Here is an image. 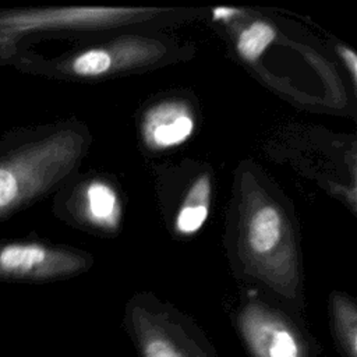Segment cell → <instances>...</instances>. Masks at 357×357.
Segmentation results:
<instances>
[{
  "instance_id": "6da1fadb",
  "label": "cell",
  "mask_w": 357,
  "mask_h": 357,
  "mask_svg": "<svg viewBox=\"0 0 357 357\" xmlns=\"http://www.w3.org/2000/svg\"><path fill=\"white\" fill-rule=\"evenodd\" d=\"M81 142L67 126L6 131L0 137V223L56 190L73 170Z\"/></svg>"
},
{
  "instance_id": "7a4b0ae2",
  "label": "cell",
  "mask_w": 357,
  "mask_h": 357,
  "mask_svg": "<svg viewBox=\"0 0 357 357\" xmlns=\"http://www.w3.org/2000/svg\"><path fill=\"white\" fill-rule=\"evenodd\" d=\"M126 325L138 357H216L202 331L153 300H134Z\"/></svg>"
},
{
  "instance_id": "3957f363",
  "label": "cell",
  "mask_w": 357,
  "mask_h": 357,
  "mask_svg": "<svg viewBox=\"0 0 357 357\" xmlns=\"http://www.w3.org/2000/svg\"><path fill=\"white\" fill-rule=\"evenodd\" d=\"M152 10L120 7H49L0 10V33L18 42L29 33L126 24Z\"/></svg>"
},
{
  "instance_id": "277c9868",
  "label": "cell",
  "mask_w": 357,
  "mask_h": 357,
  "mask_svg": "<svg viewBox=\"0 0 357 357\" xmlns=\"http://www.w3.org/2000/svg\"><path fill=\"white\" fill-rule=\"evenodd\" d=\"M82 257L68 248L31 237L0 240V282L42 283L81 271Z\"/></svg>"
},
{
  "instance_id": "5b68a950",
  "label": "cell",
  "mask_w": 357,
  "mask_h": 357,
  "mask_svg": "<svg viewBox=\"0 0 357 357\" xmlns=\"http://www.w3.org/2000/svg\"><path fill=\"white\" fill-rule=\"evenodd\" d=\"M236 324L251 357H315L301 329L282 311L261 301L244 304Z\"/></svg>"
},
{
  "instance_id": "8992f818",
  "label": "cell",
  "mask_w": 357,
  "mask_h": 357,
  "mask_svg": "<svg viewBox=\"0 0 357 357\" xmlns=\"http://www.w3.org/2000/svg\"><path fill=\"white\" fill-rule=\"evenodd\" d=\"M194 130L190 109L181 102H163L148 110L142 132L152 148L163 149L183 144Z\"/></svg>"
},
{
  "instance_id": "52a82bcc",
  "label": "cell",
  "mask_w": 357,
  "mask_h": 357,
  "mask_svg": "<svg viewBox=\"0 0 357 357\" xmlns=\"http://www.w3.org/2000/svg\"><path fill=\"white\" fill-rule=\"evenodd\" d=\"M67 213L82 215L91 223L112 226L119 218V199L112 187L103 181H91L84 190L73 192L63 199Z\"/></svg>"
},
{
  "instance_id": "ba28073f",
  "label": "cell",
  "mask_w": 357,
  "mask_h": 357,
  "mask_svg": "<svg viewBox=\"0 0 357 357\" xmlns=\"http://www.w3.org/2000/svg\"><path fill=\"white\" fill-rule=\"evenodd\" d=\"M284 233V222L280 211L269 204L255 208L245 223V243L252 255L265 257L275 250Z\"/></svg>"
},
{
  "instance_id": "9c48e42d",
  "label": "cell",
  "mask_w": 357,
  "mask_h": 357,
  "mask_svg": "<svg viewBox=\"0 0 357 357\" xmlns=\"http://www.w3.org/2000/svg\"><path fill=\"white\" fill-rule=\"evenodd\" d=\"M211 180L208 174L199 176L188 190L176 218V230L181 234H192L205 223L209 213Z\"/></svg>"
},
{
  "instance_id": "30bf717a",
  "label": "cell",
  "mask_w": 357,
  "mask_h": 357,
  "mask_svg": "<svg viewBox=\"0 0 357 357\" xmlns=\"http://www.w3.org/2000/svg\"><path fill=\"white\" fill-rule=\"evenodd\" d=\"M332 329L342 357H357V308L344 294L332 297Z\"/></svg>"
},
{
  "instance_id": "8fae6325",
  "label": "cell",
  "mask_w": 357,
  "mask_h": 357,
  "mask_svg": "<svg viewBox=\"0 0 357 357\" xmlns=\"http://www.w3.org/2000/svg\"><path fill=\"white\" fill-rule=\"evenodd\" d=\"M275 28L264 21L251 22L237 39V52L247 61H255L275 40Z\"/></svg>"
},
{
  "instance_id": "7c38bea8",
  "label": "cell",
  "mask_w": 357,
  "mask_h": 357,
  "mask_svg": "<svg viewBox=\"0 0 357 357\" xmlns=\"http://www.w3.org/2000/svg\"><path fill=\"white\" fill-rule=\"evenodd\" d=\"M339 54H340L343 63L346 64V67L349 68V71L353 77V81L356 82V78H357V56H356V53L349 47L340 46L339 47Z\"/></svg>"
},
{
  "instance_id": "4fadbf2b",
  "label": "cell",
  "mask_w": 357,
  "mask_h": 357,
  "mask_svg": "<svg viewBox=\"0 0 357 357\" xmlns=\"http://www.w3.org/2000/svg\"><path fill=\"white\" fill-rule=\"evenodd\" d=\"M234 13H236V10H229V8H216V10L213 11L215 18H219V17L225 18V17H227V15H233Z\"/></svg>"
}]
</instances>
